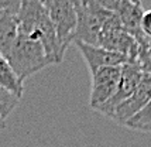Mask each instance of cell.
I'll return each mask as SVG.
<instances>
[{"mask_svg": "<svg viewBox=\"0 0 151 147\" xmlns=\"http://www.w3.org/2000/svg\"><path fill=\"white\" fill-rule=\"evenodd\" d=\"M19 31L38 40L45 50L47 55L52 64H59L64 55L59 50L57 34L48 16L44 1L40 0H23L19 14Z\"/></svg>", "mask_w": 151, "mask_h": 147, "instance_id": "1", "label": "cell"}, {"mask_svg": "<svg viewBox=\"0 0 151 147\" xmlns=\"http://www.w3.org/2000/svg\"><path fill=\"white\" fill-rule=\"evenodd\" d=\"M6 60L23 84L31 75L52 64L42 44L21 31L17 33V37L7 54Z\"/></svg>", "mask_w": 151, "mask_h": 147, "instance_id": "2", "label": "cell"}, {"mask_svg": "<svg viewBox=\"0 0 151 147\" xmlns=\"http://www.w3.org/2000/svg\"><path fill=\"white\" fill-rule=\"evenodd\" d=\"M76 10V30L73 35V43H83L99 47L100 31L106 21L110 19L112 12L106 10L99 0H78L73 1Z\"/></svg>", "mask_w": 151, "mask_h": 147, "instance_id": "3", "label": "cell"}, {"mask_svg": "<svg viewBox=\"0 0 151 147\" xmlns=\"http://www.w3.org/2000/svg\"><path fill=\"white\" fill-rule=\"evenodd\" d=\"M44 6L48 12V16L51 19V23L57 34L59 50L62 55H65L68 47L71 45V43H73V35H75L76 23H78L73 1L45 0Z\"/></svg>", "mask_w": 151, "mask_h": 147, "instance_id": "4", "label": "cell"}, {"mask_svg": "<svg viewBox=\"0 0 151 147\" xmlns=\"http://www.w3.org/2000/svg\"><path fill=\"white\" fill-rule=\"evenodd\" d=\"M122 67H107L99 69L92 75V86L89 105L93 110H99L105 103L112 99L120 79Z\"/></svg>", "mask_w": 151, "mask_h": 147, "instance_id": "5", "label": "cell"}, {"mask_svg": "<svg viewBox=\"0 0 151 147\" xmlns=\"http://www.w3.org/2000/svg\"><path fill=\"white\" fill-rule=\"evenodd\" d=\"M143 71L138 67L137 62H126L124 65H122V72H120V79H119V85L114 95L112 96V99L107 103H105L103 106L99 109L98 112L102 115H105L107 117H110L112 113L114 112V109L124 102L127 98H130L132 94L136 91V88L138 86L140 81L143 78Z\"/></svg>", "mask_w": 151, "mask_h": 147, "instance_id": "6", "label": "cell"}, {"mask_svg": "<svg viewBox=\"0 0 151 147\" xmlns=\"http://www.w3.org/2000/svg\"><path fill=\"white\" fill-rule=\"evenodd\" d=\"M100 4L106 10L112 12L119 17L122 26L127 33L133 35L136 40L143 37L141 33V19H143V4L140 1H133V0H105L100 1Z\"/></svg>", "mask_w": 151, "mask_h": 147, "instance_id": "7", "label": "cell"}, {"mask_svg": "<svg viewBox=\"0 0 151 147\" xmlns=\"http://www.w3.org/2000/svg\"><path fill=\"white\" fill-rule=\"evenodd\" d=\"M151 99V75L143 74V78L140 81L138 86L132 94L130 98H127L124 102H122L112 113L110 119L116 122L117 125L124 126L133 116L143 109Z\"/></svg>", "mask_w": 151, "mask_h": 147, "instance_id": "8", "label": "cell"}, {"mask_svg": "<svg viewBox=\"0 0 151 147\" xmlns=\"http://www.w3.org/2000/svg\"><path fill=\"white\" fill-rule=\"evenodd\" d=\"M21 1H0V57L6 58L19 33V14Z\"/></svg>", "mask_w": 151, "mask_h": 147, "instance_id": "9", "label": "cell"}, {"mask_svg": "<svg viewBox=\"0 0 151 147\" xmlns=\"http://www.w3.org/2000/svg\"><path fill=\"white\" fill-rule=\"evenodd\" d=\"M75 45L78 47L81 51L83 60H85L86 65L89 68L91 74L98 72L99 69L107 67H122L129 60L124 55L114 51H109L106 48L102 47H95V45H89V44H83V43H75Z\"/></svg>", "mask_w": 151, "mask_h": 147, "instance_id": "10", "label": "cell"}, {"mask_svg": "<svg viewBox=\"0 0 151 147\" xmlns=\"http://www.w3.org/2000/svg\"><path fill=\"white\" fill-rule=\"evenodd\" d=\"M0 86L9 89L17 96H23L24 91V84L17 78V75L12 69L10 64L7 62L6 58L0 57Z\"/></svg>", "mask_w": 151, "mask_h": 147, "instance_id": "11", "label": "cell"}, {"mask_svg": "<svg viewBox=\"0 0 151 147\" xmlns=\"http://www.w3.org/2000/svg\"><path fill=\"white\" fill-rule=\"evenodd\" d=\"M124 126L133 130H138V132H151V99Z\"/></svg>", "mask_w": 151, "mask_h": 147, "instance_id": "12", "label": "cell"}, {"mask_svg": "<svg viewBox=\"0 0 151 147\" xmlns=\"http://www.w3.org/2000/svg\"><path fill=\"white\" fill-rule=\"evenodd\" d=\"M20 96L14 95L9 89L0 86V116L6 120V117L13 112L20 103Z\"/></svg>", "mask_w": 151, "mask_h": 147, "instance_id": "13", "label": "cell"}, {"mask_svg": "<svg viewBox=\"0 0 151 147\" xmlns=\"http://www.w3.org/2000/svg\"><path fill=\"white\" fill-rule=\"evenodd\" d=\"M140 28H141V33L144 37H147L148 40H151V9L144 12L143 14V19H141V24H140Z\"/></svg>", "mask_w": 151, "mask_h": 147, "instance_id": "14", "label": "cell"}, {"mask_svg": "<svg viewBox=\"0 0 151 147\" xmlns=\"http://www.w3.org/2000/svg\"><path fill=\"white\" fill-rule=\"evenodd\" d=\"M4 129H6V122H4V119L0 116V133H1Z\"/></svg>", "mask_w": 151, "mask_h": 147, "instance_id": "15", "label": "cell"}]
</instances>
